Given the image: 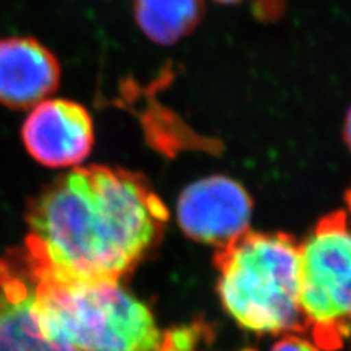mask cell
I'll list each match as a JSON object with an SVG mask.
<instances>
[{
    "mask_svg": "<svg viewBox=\"0 0 351 351\" xmlns=\"http://www.w3.org/2000/svg\"><path fill=\"white\" fill-rule=\"evenodd\" d=\"M24 252L66 281H120L157 243L169 211L144 178L104 166L76 167L31 202Z\"/></svg>",
    "mask_w": 351,
    "mask_h": 351,
    "instance_id": "6da1fadb",
    "label": "cell"
},
{
    "mask_svg": "<svg viewBox=\"0 0 351 351\" xmlns=\"http://www.w3.org/2000/svg\"><path fill=\"white\" fill-rule=\"evenodd\" d=\"M25 258L36 277L41 326L54 341L76 351L166 350L169 331H162L149 307L120 281L58 280Z\"/></svg>",
    "mask_w": 351,
    "mask_h": 351,
    "instance_id": "7a4b0ae2",
    "label": "cell"
},
{
    "mask_svg": "<svg viewBox=\"0 0 351 351\" xmlns=\"http://www.w3.org/2000/svg\"><path fill=\"white\" fill-rule=\"evenodd\" d=\"M227 313L258 334L303 331L300 249L285 233L246 232L215 254Z\"/></svg>",
    "mask_w": 351,
    "mask_h": 351,
    "instance_id": "3957f363",
    "label": "cell"
},
{
    "mask_svg": "<svg viewBox=\"0 0 351 351\" xmlns=\"http://www.w3.org/2000/svg\"><path fill=\"white\" fill-rule=\"evenodd\" d=\"M300 249V309L319 348H339L351 332V228L347 215H325Z\"/></svg>",
    "mask_w": 351,
    "mask_h": 351,
    "instance_id": "277c9868",
    "label": "cell"
},
{
    "mask_svg": "<svg viewBox=\"0 0 351 351\" xmlns=\"http://www.w3.org/2000/svg\"><path fill=\"white\" fill-rule=\"evenodd\" d=\"M176 213L186 236L221 249L249 232L252 199L236 180L210 176L182 192Z\"/></svg>",
    "mask_w": 351,
    "mask_h": 351,
    "instance_id": "5b68a950",
    "label": "cell"
},
{
    "mask_svg": "<svg viewBox=\"0 0 351 351\" xmlns=\"http://www.w3.org/2000/svg\"><path fill=\"white\" fill-rule=\"evenodd\" d=\"M22 141L29 156L51 169L81 164L94 145V125L86 108L69 100H46L22 126Z\"/></svg>",
    "mask_w": 351,
    "mask_h": 351,
    "instance_id": "8992f818",
    "label": "cell"
},
{
    "mask_svg": "<svg viewBox=\"0 0 351 351\" xmlns=\"http://www.w3.org/2000/svg\"><path fill=\"white\" fill-rule=\"evenodd\" d=\"M0 338L16 351H76L43 329L36 309V277L22 250L0 261Z\"/></svg>",
    "mask_w": 351,
    "mask_h": 351,
    "instance_id": "52a82bcc",
    "label": "cell"
},
{
    "mask_svg": "<svg viewBox=\"0 0 351 351\" xmlns=\"http://www.w3.org/2000/svg\"><path fill=\"white\" fill-rule=\"evenodd\" d=\"M60 66L54 54L34 38L0 40V104L28 108L56 91Z\"/></svg>",
    "mask_w": 351,
    "mask_h": 351,
    "instance_id": "ba28073f",
    "label": "cell"
},
{
    "mask_svg": "<svg viewBox=\"0 0 351 351\" xmlns=\"http://www.w3.org/2000/svg\"><path fill=\"white\" fill-rule=\"evenodd\" d=\"M134 6L142 32L166 46L188 36L202 15L201 0H134Z\"/></svg>",
    "mask_w": 351,
    "mask_h": 351,
    "instance_id": "9c48e42d",
    "label": "cell"
},
{
    "mask_svg": "<svg viewBox=\"0 0 351 351\" xmlns=\"http://www.w3.org/2000/svg\"><path fill=\"white\" fill-rule=\"evenodd\" d=\"M269 351H321L315 343L309 341L303 337L289 334L285 335L278 343L274 344Z\"/></svg>",
    "mask_w": 351,
    "mask_h": 351,
    "instance_id": "30bf717a",
    "label": "cell"
},
{
    "mask_svg": "<svg viewBox=\"0 0 351 351\" xmlns=\"http://www.w3.org/2000/svg\"><path fill=\"white\" fill-rule=\"evenodd\" d=\"M344 136H346V142L351 151V107L348 110L347 114V120H346V128H344Z\"/></svg>",
    "mask_w": 351,
    "mask_h": 351,
    "instance_id": "8fae6325",
    "label": "cell"
},
{
    "mask_svg": "<svg viewBox=\"0 0 351 351\" xmlns=\"http://www.w3.org/2000/svg\"><path fill=\"white\" fill-rule=\"evenodd\" d=\"M0 351H15L9 344H6L2 338H0Z\"/></svg>",
    "mask_w": 351,
    "mask_h": 351,
    "instance_id": "7c38bea8",
    "label": "cell"
},
{
    "mask_svg": "<svg viewBox=\"0 0 351 351\" xmlns=\"http://www.w3.org/2000/svg\"><path fill=\"white\" fill-rule=\"evenodd\" d=\"M346 201H347V205H348V210H350V214H351V189L347 192V196H346Z\"/></svg>",
    "mask_w": 351,
    "mask_h": 351,
    "instance_id": "4fadbf2b",
    "label": "cell"
},
{
    "mask_svg": "<svg viewBox=\"0 0 351 351\" xmlns=\"http://www.w3.org/2000/svg\"><path fill=\"white\" fill-rule=\"evenodd\" d=\"M217 2H223V3H233V2H237V0H217Z\"/></svg>",
    "mask_w": 351,
    "mask_h": 351,
    "instance_id": "5bb4252c",
    "label": "cell"
},
{
    "mask_svg": "<svg viewBox=\"0 0 351 351\" xmlns=\"http://www.w3.org/2000/svg\"><path fill=\"white\" fill-rule=\"evenodd\" d=\"M243 351H254V350H243Z\"/></svg>",
    "mask_w": 351,
    "mask_h": 351,
    "instance_id": "9a60e30c",
    "label": "cell"
}]
</instances>
